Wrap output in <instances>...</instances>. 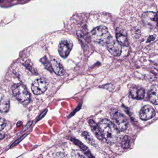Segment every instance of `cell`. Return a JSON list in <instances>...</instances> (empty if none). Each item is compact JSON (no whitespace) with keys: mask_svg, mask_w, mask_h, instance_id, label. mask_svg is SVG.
I'll return each mask as SVG.
<instances>
[{"mask_svg":"<svg viewBox=\"0 0 158 158\" xmlns=\"http://www.w3.org/2000/svg\"><path fill=\"white\" fill-rule=\"evenodd\" d=\"M155 115V110L150 105L144 106L139 112V117L143 121L150 120L153 118Z\"/></svg>","mask_w":158,"mask_h":158,"instance_id":"obj_9","label":"cell"},{"mask_svg":"<svg viewBox=\"0 0 158 158\" xmlns=\"http://www.w3.org/2000/svg\"><path fill=\"white\" fill-rule=\"evenodd\" d=\"M40 61H41V62L44 64V66H45V68H46V69H48V70H49V71L50 72H53V71H52V68L50 63L49 62L48 59H47V58H46V57H44V58L41 59Z\"/></svg>","mask_w":158,"mask_h":158,"instance_id":"obj_20","label":"cell"},{"mask_svg":"<svg viewBox=\"0 0 158 158\" xmlns=\"http://www.w3.org/2000/svg\"><path fill=\"white\" fill-rule=\"evenodd\" d=\"M143 23L150 28H155L157 26V14L153 12L144 13L142 16Z\"/></svg>","mask_w":158,"mask_h":158,"instance_id":"obj_7","label":"cell"},{"mask_svg":"<svg viewBox=\"0 0 158 158\" xmlns=\"http://www.w3.org/2000/svg\"><path fill=\"white\" fill-rule=\"evenodd\" d=\"M6 121L5 119L0 116V131L3 130L6 125Z\"/></svg>","mask_w":158,"mask_h":158,"instance_id":"obj_21","label":"cell"},{"mask_svg":"<svg viewBox=\"0 0 158 158\" xmlns=\"http://www.w3.org/2000/svg\"><path fill=\"white\" fill-rule=\"evenodd\" d=\"M73 42L69 40H63L60 42L58 47V52L60 56L63 58L68 57L73 49Z\"/></svg>","mask_w":158,"mask_h":158,"instance_id":"obj_5","label":"cell"},{"mask_svg":"<svg viewBox=\"0 0 158 158\" xmlns=\"http://www.w3.org/2000/svg\"><path fill=\"white\" fill-rule=\"evenodd\" d=\"M158 85H152L149 90V98L152 103L157 105L158 101Z\"/></svg>","mask_w":158,"mask_h":158,"instance_id":"obj_12","label":"cell"},{"mask_svg":"<svg viewBox=\"0 0 158 158\" xmlns=\"http://www.w3.org/2000/svg\"><path fill=\"white\" fill-rule=\"evenodd\" d=\"M13 94L17 100L24 105L29 103L30 100V94L26 88L22 84L15 85L12 88Z\"/></svg>","mask_w":158,"mask_h":158,"instance_id":"obj_3","label":"cell"},{"mask_svg":"<svg viewBox=\"0 0 158 158\" xmlns=\"http://www.w3.org/2000/svg\"><path fill=\"white\" fill-rule=\"evenodd\" d=\"M82 135L89 144L94 147L96 146V142L90 133H89L87 131H85L82 133Z\"/></svg>","mask_w":158,"mask_h":158,"instance_id":"obj_17","label":"cell"},{"mask_svg":"<svg viewBox=\"0 0 158 158\" xmlns=\"http://www.w3.org/2000/svg\"><path fill=\"white\" fill-rule=\"evenodd\" d=\"M98 126L103 138L108 143L112 144L117 141L120 131L112 122L107 119H103Z\"/></svg>","mask_w":158,"mask_h":158,"instance_id":"obj_1","label":"cell"},{"mask_svg":"<svg viewBox=\"0 0 158 158\" xmlns=\"http://www.w3.org/2000/svg\"><path fill=\"white\" fill-rule=\"evenodd\" d=\"M115 34L116 41L122 46L128 47L129 43L125 31L122 28L117 27Z\"/></svg>","mask_w":158,"mask_h":158,"instance_id":"obj_10","label":"cell"},{"mask_svg":"<svg viewBox=\"0 0 158 158\" xmlns=\"http://www.w3.org/2000/svg\"><path fill=\"white\" fill-rule=\"evenodd\" d=\"M92 40L100 45H107L112 38L107 27L103 26L98 27L91 32Z\"/></svg>","mask_w":158,"mask_h":158,"instance_id":"obj_2","label":"cell"},{"mask_svg":"<svg viewBox=\"0 0 158 158\" xmlns=\"http://www.w3.org/2000/svg\"><path fill=\"white\" fill-rule=\"evenodd\" d=\"M71 140L83 150L87 157H94V156H92V154L90 153L89 149L85 145L83 144L81 141H79L78 139H71Z\"/></svg>","mask_w":158,"mask_h":158,"instance_id":"obj_16","label":"cell"},{"mask_svg":"<svg viewBox=\"0 0 158 158\" xmlns=\"http://www.w3.org/2000/svg\"><path fill=\"white\" fill-rule=\"evenodd\" d=\"M110 114L113 121V123L120 132H123L127 129L128 123L125 116L118 110L112 109Z\"/></svg>","mask_w":158,"mask_h":158,"instance_id":"obj_4","label":"cell"},{"mask_svg":"<svg viewBox=\"0 0 158 158\" xmlns=\"http://www.w3.org/2000/svg\"><path fill=\"white\" fill-rule=\"evenodd\" d=\"M89 123L91 127V130L96 136V137L100 140L103 139V137L98 125L97 124V123H95L93 120H89Z\"/></svg>","mask_w":158,"mask_h":158,"instance_id":"obj_14","label":"cell"},{"mask_svg":"<svg viewBox=\"0 0 158 158\" xmlns=\"http://www.w3.org/2000/svg\"><path fill=\"white\" fill-rule=\"evenodd\" d=\"M52 71L57 75L62 76L64 74L65 71L60 62L55 60H52L50 62Z\"/></svg>","mask_w":158,"mask_h":158,"instance_id":"obj_13","label":"cell"},{"mask_svg":"<svg viewBox=\"0 0 158 158\" xmlns=\"http://www.w3.org/2000/svg\"><path fill=\"white\" fill-rule=\"evenodd\" d=\"M10 106V99L4 97L2 98L0 100V112L2 113L8 112Z\"/></svg>","mask_w":158,"mask_h":158,"instance_id":"obj_15","label":"cell"},{"mask_svg":"<svg viewBox=\"0 0 158 158\" xmlns=\"http://www.w3.org/2000/svg\"><path fill=\"white\" fill-rule=\"evenodd\" d=\"M107 49L109 52L114 56L118 57L122 53V46L116 40L112 39L107 44Z\"/></svg>","mask_w":158,"mask_h":158,"instance_id":"obj_8","label":"cell"},{"mask_svg":"<svg viewBox=\"0 0 158 158\" xmlns=\"http://www.w3.org/2000/svg\"><path fill=\"white\" fill-rule=\"evenodd\" d=\"M3 0H0V2H2L3 1Z\"/></svg>","mask_w":158,"mask_h":158,"instance_id":"obj_23","label":"cell"},{"mask_svg":"<svg viewBox=\"0 0 158 158\" xmlns=\"http://www.w3.org/2000/svg\"><path fill=\"white\" fill-rule=\"evenodd\" d=\"M130 94L132 98L135 99H143L145 96V89L143 88L135 86L130 89Z\"/></svg>","mask_w":158,"mask_h":158,"instance_id":"obj_11","label":"cell"},{"mask_svg":"<svg viewBox=\"0 0 158 158\" xmlns=\"http://www.w3.org/2000/svg\"><path fill=\"white\" fill-rule=\"evenodd\" d=\"M122 148L124 149H127L130 147V139L127 136L123 137L121 142Z\"/></svg>","mask_w":158,"mask_h":158,"instance_id":"obj_19","label":"cell"},{"mask_svg":"<svg viewBox=\"0 0 158 158\" xmlns=\"http://www.w3.org/2000/svg\"><path fill=\"white\" fill-rule=\"evenodd\" d=\"M47 81L43 78L36 79L32 85L31 89L35 95H39L44 93L48 88Z\"/></svg>","mask_w":158,"mask_h":158,"instance_id":"obj_6","label":"cell"},{"mask_svg":"<svg viewBox=\"0 0 158 158\" xmlns=\"http://www.w3.org/2000/svg\"><path fill=\"white\" fill-rule=\"evenodd\" d=\"M71 157L73 158H86L87 156L83 151L73 150L71 153Z\"/></svg>","mask_w":158,"mask_h":158,"instance_id":"obj_18","label":"cell"},{"mask_svg":"<svg viewBox=\"0 0 158 158\" xmlns=\"http://www.w3.org/2000/svg\"><path fill=\"white\" fill-rule=\"evenodd\" d=\"M4 135H1L0 134V140L1 139H2L4 138Z\"/></svg>","mask_w":158,"mask_h":158,"instance_id":"obj_22","label":"cell"}]
</instances>
